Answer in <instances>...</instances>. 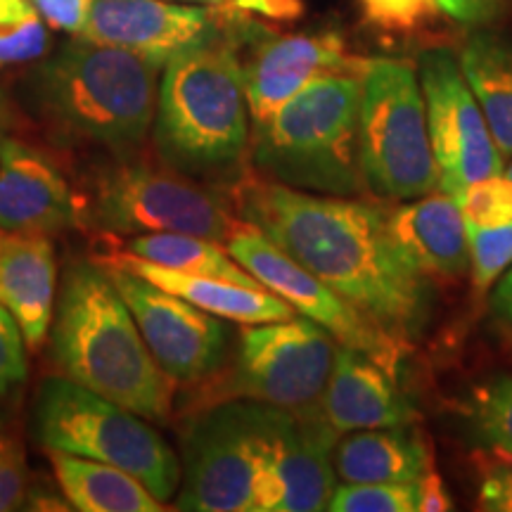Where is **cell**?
Segmentation results:
<instances>
[{"instance_id": "1", "label": "cell", "mask_w": 512, "mask_h": 512, "mask_svg": "<svg viewBox=\"0 0 512 512\" xmlns=\"http://www.w3.org/2000/svg\"><path fill=\"white\" fill-rule=\"evenodd\" d=\"M235 214L299 266L373 318L389 335H420L430 285L389 230L387 211L358 197H332L252 178L233 192Z\"/></svg>"}, {"instance_id": "2", "label": "cell", "mask_w": 512, "mask_h": 512, "mask_svg": "<svg viewBox=\"0 0 512 512\" xmlns=\"http://www.w3.org/2000/svg\"><path fill=\"white\" fill-rule=\"evenodd\" d=\"M50 351L62 375L150 422L171 413L174 380L159 368L105 266L67 268Z\"/></svg>"}, {"instance_id": "3", "label": "cell", "mask_w": 512, "mask_h": 512, "mask_svg": "<svg viewBox=\"0 0 512 512\" xmlns=\"http://www.w3.org/2000/svg\"><path fill=\"white\" fill-rule=\"evenodd\" d=\"M162 67L79 36L34 69V110L62 136L128 155L150 133Z\"/></svg>"}, {"instance_id": "4", "label": "cell", "mask_w": 512, "mask_h": 512, "mask_svg": "<svg viewBox=\"0 0 512 512\" xmlns=\"http://www.w3.org/2000/svg\"><path fill=\"white\" fill-rule=\"evenodd\" d=\"M245 64L214 38L164 64L152 121L164 164L185 176L219 178L238 169L249 147Z\"/></svg>"}, {"instance_id": "5", "label": "cell", "mask_w": 512, "mask_h": 512, "mask_svg": "<svg viewBox=\"0 0 512 512\" xmlns=\"http://www.w3.org/2000/svg\"><path fill=\"white\" fill-rule=\"evenodd\" d=\"M358 74L311 81L273 117L254 124L252 159L266 181L332 197H363Z\"/></svg>"}, {"instance_id": "6", "label": "cell", "mask_w": 512, "mask_h": 512, "mask_svg": "<svg viewBox=\"0 0 512 512\" xmlns=\"http://www.w3.org/2000/svg\"><path fill=\"white\" fill-rule=\"evenodd\" d=\"M31 430L46 451L74 453L131 472L162 503L181 486L178 456L150 422L64 375L48 377L38 387Z\"/></svg>"}, {"instance_id": "7", "label": "cell", "mask_w": 512, "mask_h": 512, "mask_svg": "<svg viewBox=\"0 0 512 512\" xmlns=\"http://www.w3.org/2000/svg\"><path fill=\"white\" fill-rule=\"evenodd\" d=\"M83 219L112 235L185 233L228 242L242 226L221 195L169 164L119 155L100 166L83 195Z\"/></svg>"}, {"instance_id": "8", "label": "cell", "mask_w": 512, "mask_h": 512, "mask_svg": "<svg viewBox=\"0 0 512 512\" xmlns=\"http://www.w3.org/2000/svg\"><path fill=\"white\" fill-rule=\"evenodd\" d=\"M361 169L382 200H415L439 190L418 69L403 60H370L361 76Z\"/></svg>"}, {"instance_id": "9", "label": "cell", "mask_w": 512, "mask_h": 512, "mask_svg": "<svg viewBox=\"0 0 512 512\" xmlns=\"http://www.w3.org/2000/svg\"><path fill=\"white\" fill-rule=\"evenodd\" d=\"M337 339L309 318L247 325L221 401L252 399L309 418L323 413V392Z\"/></svg>"}, {"instance_id": "10", "label": "cell", "mask_w": 512, "mask_h": 512, "mask_svg": "<svg viewBox=\"0 0 512 512\" xmlns=\"http://www.w3.org/2000/svg\"><path fill=\"white\" fill-rule=\"evenodd\" d=\"M256 418L259 401L211 403L183 439L176 508L192 512H254Z\"/></svg>"}, {"instance_id": "11", "label": "cell", "mask_w": 512, "mask_h": 512, "mask_svg": "<svg viewBox=\"0 0 512 512\" xmlns=\"http://www.w3.org/2000/svg\"><path fill=\"white\" fill-rule=\"evenodd\" d=\"M226 247L245 271L252 273L268 292L290 304L294 313H302L304 318L318 323L342 347L361 351L384 370L399 375V363L408 351L406 339L389 335L373 318L358 311L354 304L339 297L323 280L273 245L259 228L242 221Z\"/></svg>"}, {"instance_id": "12", "label": "cell", "mask_w": 512, "mask_h": 512, "mask_svg": "<svg viewBox=\"0 0 512 512\" xmlns=\"http://www.w3.org/2000/svg\"><path fill=\"white\" fill-rule=\"evenodd\" d=\"M339 434L325 415L299 418L259 401L254 512H316L337 486L332 451Z\"/></svg>"}, {"instance_id": "13", "label": "cell", "mask_w": 512, "mask_h": 512, "mask_svg": "<svg viewBox=\"0 0 512 512\" xmlns=\"http://www.w3.org/2000/svg\"><path fill=\"white\" fill-rule=\"evenodd\" d=\"M420 86L439 190L456 197L465 185L505 174V159L456 57L448 50L422 55Z\"/></svg>"}, {"instance_id": "14", "label": "cell", "mask_w": 512, "mask_h": 512, "mask_svg": "<svg viewBox=\"0 0 512 512\" xmlns=\"http://www.w3.org/2000/svg\"><path fill=\"white\" fill-rule=\"evenodd\" d=\"M131 316L159 368L174 382L195 384L223 366L228 325L219 316L197 309L178 294L164 290L140 275L105 261Z\"/></svg>"}, {"instance_id": "15", "label": "cell", "mask_w": 512, "mask_h": 512, "mask_svg": "<svg viewBox=\"0 0 512 512\" xmlns=\"http://www.w3.org/2000/svg\"><path fill=\"white\" fill-rule=\"evenodd\" d=\"M79 36L131 50L164 69L171 57L214 38V19L176 0H93Z\"/></svg>"}, {"instance_id": "16", "label": "cell", "mask_w": 512, "mask_h": 512, "mask_svg": "<svg viewBox=\"0 0 512 512\" xmlns=\"http://www.w3.org/2000/svg\"><path fill=\"white\" fill-rule=\"evenodd\" d=\"M368 62L349 55L337 34H299L264 41L245 64L249 114L254 124H261L311 81L325 74L363 76Z\"/></svg>"}, {"instance_id": "17", "label": "cell", "mask_w": 512, "mask_h": 512, "mask_svg": "<svg viewBox=\"0 0 512 512\" xmlns=\"http://www.w3.org/2000/svg\"><path fill=\"white\" fill-rule=\"evenodd\" d=\"M79 219L67 178L41 150L5 136L0 145V230L50 235Z\"/></svg>"}, {"instance_id": "18", "label": "cell", "mask_w": 512, "mask_h": 512, "mask_svg": "<svg viewBox=\"0 0 512 512\" xmlns=\"http://www.w3.org/2000/svg\"><path fill=\"white\" fill-rule=\"evenodd\" d=\"M323 415L337 434L413 425L415 408L396 387V375L361 351L339 344L323 392Z\"/></svg>"}, {"instance_id": "19", "label": "cell", "mask_w": 512, "mask_h": 512, "mask_svg": "<svg viewBox=\"0 0 512 512\" xmlns=\"http://www.w3.org/2000/svg\"><path fill=\"white\" fill-rule=\"evenodd\" d=\"M0 306L17 320L29 349L46 339L55 309V252L48 235H0Z\"/></svg>"}, {"instance_id": "20", "label": "cell", "mask_w": 512, "mask_h": 512, "mask_svg": "<svg viewBox=\"0 0 512 512\" xmlns=\"http://www.w3.org/2000/svg\"><path fill=\"white\" fill-rule=\"evenodd\" d=\"M389 230L422 275L460 278L470 268L465 219L444 190L387 211Z\"/></svg>"}, {"instance_id": "21", "label": "cell", "mask_w": 512, "mask_h": 512, "mask_svg": "<svg viewBox=\"0 0 512 512\" xmlns=\"http://www.w3.org/2000/svg\"><path fill=\"white\" fill-rule=\"evenodd\" d=\"M107 261L126 268V271L150 280L164 290L178 294L185 302L195 304L197 309L219 316L223 320H235L242 325L271 323V320H285L294 316V309L266 287H247L230 283L221 278H204V275H190L171 268L157 266L152 261L140 259L136 254L110 256Z\"/></svg>"}, {"instance_id": "22", "label": "cell", "mask_w": 512, "mask_h": 512, "mask_svg": "<svg viewBox=\"0 0 512 512\" xmlns=\"http://www.w3.org/2000/svg\"><path fill=\"white\" fill-rule=\"evenodd\" d=\"M332 465L344 484L418 482L432 467V456L413 425L377 427L337 439Z\"/></svg>"}, {"instance_id": "23", "label": "cell", "mask_w": 512, "mask_h": 512, "mask_svg": "<svg viewBox=\"0 0 512 512\" xmlns=\"http://www.w3.org/2000/svg\"><path fill=\"white\" fill-rule=\"evenodd\" d=\"M64 498L81 512H162L166 505L147 486L117 465L48 451Z\"/></svg>"}, {"instance_id": "24", "label": "cell", "mask_w": 512, "mask_h": 512, "mask_svg": "<svg viewBox=\"0 0 512 512\" xmlns=\"http://www.w3.org/2000/svg\"><path fill=\"white\" fill-rule=\"evenodd\" d=\"M503 159L512 157V41L475 34L458 57Z\"/></svg>"}, {"instance_id": "25", "label": "cell", "mask_w": 512, "mask_h": 512, "mask_svg": "<svg viewBox=\"0 0 512 512\" xmlns=\"http://www.w3.org/2000/svg\"><path fill=\"white\" fill-rule=\"evenodd\" d=\"M128 254H136L140 259L171 268V271L221 278L247 287H264L230 256L228 247H221V242L200 238V235H136L133 240H128Z\"/></svg>"}, {"instance_id": "26", "label": "cell", "mask_w": 512, "mask_h": 512, "mask_svg": "<svg viewBox=\"0 0 512 512\" xmlns=\"http://www.w3.org/2000/svg\"><path fill=\"white\" fill-rule=\"evenodd\" d=\"M470 427L475 437L505 460H512V377H494L472 392Z\"/></svg>"}, {"instance_id": "27", "label": "cell", "mask_w": 512, "mask_h": 512, "mask_svg": "<svg viewBox=\"0 0 512 512\" xmlns=\"http://www.w3.org/2000/svg\"><path fill=\"white\" fill-rule=\"evenodd\" d=\"M46 48V22L31 0H0V67L38 60Z\"/></svg>"}, {"instance_id": "28", "label": "cell", "mask_w": 512, "mask_h": 512, "mask_svg": "<svg viewBox=\"0 0 512 512\" xmlns=\"http://www.w3.org/2000/svg\"><path fill=\"white\" fill-rule=\"evenodd\" d=\"M325 510L415 512L418 510V482H373L335 486Z\"/></svg>"}, {"instance_id": "29", "label": "cell", "mask_w": 512, "mask_h": 512, "mask_svg": "<svg viewBox=\"0 0 512 512\" xmlns=\"http://www.w3.org/2000/svg\"><path fill=\"white\" fill-rule=\"evenodd\" d=\"M465 228H494L512 221V181L505 174L465 185L456 195Z\"/></svg>"}, {"instance_id": "30", "label": "cell", "mask_w": 512, "mask_h": 512, "mask_svg": "<svg viewBox=\"0 0 512 512\" xmlns=\"http://www.w3.org/2000/svg\"><path fill=\"white\" fill-rule=\"evenodd\" d=\"M472 285L482 294L512 266V221L494 228H465Z\"/></svg>"}, {"instance_id": "31", "label": "cell", "mask_w": 512, "mask_h": 512, "mask_svg": "<svg viewBox=\"0 0 512 512\" xmlns=\"http://www.w3.org/2000/svg\"><path fill=\"white\" fill-rule=\"evenodd\" d=\"M363 15L384 31H418L444 15L437 0H361Z\"/></svg>"}, {"instance_id": "32", "label": "cell", "mask_w": 512, "mask_h": 512, "mask_svg": "<svg viewBox=\"0 0 512 512\" xmlns=\"http://www.w3.org/2000/svg\"><path fill=\"white\" fill-rule=\"evenodd\" d=\"M27 342L12 313L0 306V406L27 382Z\"/></svg>"}, {"instance_id": "33", "label": "cell", "mask_w": 512, "mask_h": 512, "mask_svg": "<svg viewBox=\"0 0 512 512\" xmlns=\"http://www.w3.org/2000/svg\"><path fill=\"white\" fill-rule=\"evenodd\" d=\"M27 458L15 439L0 437V512L15 510L27 496Z\"/></svg>"}, {"instance_id": "34", "label": "cell", "mask_w": 512, "mask_h": 512, "mask_svg": "<svg viewBox=\"0 0 512 512\" xmlns=\"http://www.w3.org/2000/svg\"><path fill=\"white\" fill-rule=\"evenodd\" d=\"M50 29L79 36L91 15L93 0H31Z\"/></svg>"}, {"instance_id": "35", "label": "cell", "mask_w": 512, "mask_h": 512, "mask_svg": "<svg viewBox=\"0 0 512 512\" xmlns=\"http://www.w3.org/2000/svg\"><path fill=\"white\" fill-rule=\"evenodd\" d=\"M446 17L465 27H486L505 15L512 0H437Z\"/></svg>"}, {"instance_id": "36", "label": "cell", "mask_w": 512, "mask_h": 512, "mask_svg": "<svg viewBox=\"0 0 512 512\" xmlns=\"http://www.w3.org/2000/svg\"><path fill=\"white\" fill-rule=\"evenodd\" d=\"M479 508L489 512H512V465L491 463L479 484Z\"/></svg>"}, {"instance_id": "37", "label": "cell", "mask_w": 512, "mask_h": 512, "mask_svg": "<svg viewBox=\"0 0 512 512\" xmlns=\"http://www.w3.org/2000/svg\"><path fill=\"white\" fill-rule=\"evenodd\" d=\"M453 508L451 496H448L444 479L439 477V472L430 467L418 479V510L420 512H446Z\"/></svg>"}, {"instance_id": "38", "label": "cell", "mask_w": 512, "mask_h": 512, "mask_svg": "<svg viewBox=\"0 0 512 512\" xmlns=\"http://www.w3.org/2000/svg\"><path fill=\"white\" fill-rule=\"evenodd\" d=\"M238 8L285 19L297 17L302 12V0H238Z\"/></svg>"}, {"instance_id": "39", "label": "cell", "mask_w": 512, "mask_h": 512, "mask_svg": "<svg viewBox=\"0 0 512 512\" xmlns=\"http://www.w3.org/2000/svg\"><path fill=\"white\" fill-rule=\"evenodd\" d=\"M491 306H494L498 318L505 320V323L512 328V268L496 280V290H494V297H491Z\"/></svg>"}, {"instance_id": "40", "label": "cell", "mask_w": 512, "mask_h": 512, "mask_svg": "<svg viewBox=\"0 0 512 512\" xmlns=\"http://www.w3.org/2000/svg\"><path fill=\"white\" fill-rule=\"evenodd\" d=\"M12 121V110H10V100L8 95L0 91V145H3L5 136H8V128Z\"/></svg>"}, {"instance_id": "41", "label": "cell", "mask_w": 512, "mask_h": 512, "mask_svg": "<svg viewBox=\"0 0 512 512\" xmlns=\"http://www.w3.org/2000/svg\"><path fill=\"white\" fill-rule=\"evenodd\" d=\"M176 3H228V0H176Z\"/></svg>"}, {"instance_id": "42", "label": "cell", "mask_w": 512, "mask_h": 512, "mask_svg": "<svg viewBox=\"0 0 512 512\" xmlns=\"http://www.w3.org/2000/svg\"><path fill=\"white\" fill-rule=\"evenodd\" d=\"M505 176H508L510 181H512V164H510V166H505Z\"/></svg>"}]
</instances>
